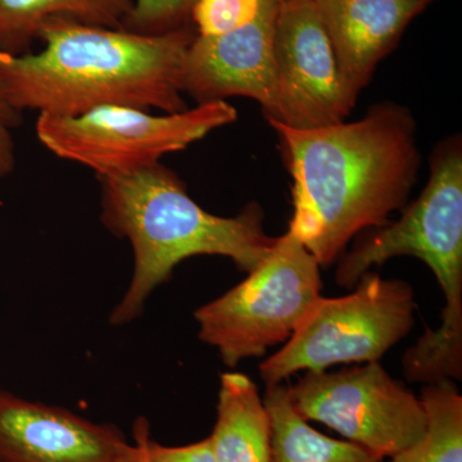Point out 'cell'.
<instances>
[{
    "label": "cell",
    "mask_w": 462,
    "mask_h": 462,
    "mask_svg": "<svg viewBox=\"0 0 462 462\" xmlns=\"http://www.w3.org/2000/svg\"><path fill=\"white\" fill-rule=\"evenodd\" d=\"M291 179L288 231L320 263L338 260L367 227H383L402 211L421 156L411 112L397 103L373 106L354 123L298 130L269 121Z\"/></svg>",
    "instance_id": "6da1fadb"
},
{
    "label": "cell",
    "mask_w": 462,
    "mask_h": 462,
    "mask_svg": "<svg viewBox=\"0 0 462 462\" xmlns=\"http://www.w3.org/2000/svg\"><path fill=\"white\" fill-rule=\"evenodd\" d=\"M197 32L160 35L53 18L38 53L0 51V100L17 112L75 117L100 106L185 111L182 66Z\"/></svg>",
    "instance_id": "7a4b0ae2"
},
{
    "label": "cell",
    "mask_w": 462,
    "mask_h": 462,
    "mask_svg": "<svg viewBox=\"0 0 462 462\" xmlns=\"http://www.w3.org/2000/svg\"><path fill=\"white\" fill-rule=\"evenodd\" d=\"M98 179L103 224L129 240L134 252L132 282L115 307L111 324L138 319L152 291L170 281L187 258L223 256L248 273L269 256L278 239L264 231L260 206L249 205L234 217L209 214L160 162L129 175Z\"/></svg>",
    "instance_id": "3957f363"
},
{
    "label": "cell",
    "mask_w": 462,
    "mask_h": 462,
    "mask_svg": "<svg viewBox=\"0 0 462 462\" xmlns=\"http://www.w3.org/2000/svg\"><path fill=\"white\" fill-rule=\"evenodd\" d=\"M393 223L379 227L339 258L336 282L352 288L364 273L391 258H419L436 275L446 305L437 330L427 329L404 352L407 382L434 384L462 379V144L440 143L419 199Z\"/></svg>",
    "instance_id": "277c9868"
},
{
    "label": "cell",
    "mask_w": 462,
    "mask_h": 462,
    "mask_svg": "<svg viewBox=\"0 0 462 462\" xmlns=\"http://www.w3.org/2000/svg\"><path fill=\"white\" fill-rule=\"evenodd\" d=\"M320 267L287 231L245 281L197 310L199 339L230 369L288 342L321 296Z\"/></svg>",
    "instance_id": "5b68a950"
},
{
    "label": "cell",
    "mask_w": 462,
    "mask_h": 462,
    "mask_svg": "<svg viewBox=\"0 0 462 462\" xmlns=\"http://www.w3.org/2000/svg\"><path fill=\"white\" fill-rule=\"evenodd\" d=\"M355 291L319 297L281 351L260 365L266 385L339 364L379 363L411 331L415 294L409 282L369 272Z\"/></svg>",
    "instance_id": "8992f818"
},
{
    "label": "cell",
    "mask_w": 462,
    "mask_h": 462,
    "mask_svg": "<svg viewBox=\"0 0 462 462\" xmlns=\"http://www.w3.org/2000/svg\"><path fill=\"white\" fill-rule=\"evenodd\" d=\"M236 118V109L225 100L165 116L100 106L75 117L39 115L36 135L57 157L109 178L156 165L166 154L189 147Z\"/></svg>",
    "instance_id": "52a82bcc"
},
{
    "label": "cell",
    "mask_w": 462,
    "mask_h": 462,
    "mask_svg": "<svg viewBox=\"0 0 462 462\" xmlns=\"http://www.w3.org/2000/svg\"><path fill=\"white\" fill-rule=\"evenodd\" d=\"M289 397L307 421L327 425L380 458L418 442L427 428L420 398L379 363L306 372L289 387Z\"/></svg>",
    "instance_id": "ba28073f"
},
{
    "label": "cell",
    "mask_w": 462,
    "mask_h": 462,
    "mask_svg": "<svg viewBox=\"0 0 462 462\" xmlns=\"http://www.w3.org/2000/svg\"><path fill=\"white\" fill-rule=\"evenodd\" d=\"M276 121L298 130L342 123L357 96L348 89L312 0H282L273 29Z\"/></svg>",
    "instance_id": "9c48e42d"
},
{
    "label": "cell",
    "mask_w": 462,
    "mask_h": 462,
    "mask_svg": "<svg viewBox=\"0 0 462 462\" xmlns=\"http://www.w3.org/2000/svg\"><path fill=\"white\" fill-rule=\"evenodd\" d=\"M282 2L260 0L254 20L236 32L197 35L182 66V91L199 105L247 97L272 118L276 108L273 29Z\"/></svg>",
    "instance_id": "30bf717a"
},
{
    "label": "cell",
    "mask_w": 462,
    "mask_h": 462,
    "mask_svg": "<svg viewBox=\"0 0 462 462\" xmlns=\"http://www.w3.org/2000/svg\"><path fill=\"white\" fill-rule=\"evenodd\" d=\"M114 424L0 392V462H141Z\"/></svg>",
    "instance_id": "8fae6325"
},
{
    "label": "cell",
    "mask_w": 462,
    "mask_h": 462,
    "mask_svg": "<svg viewBox=\"0 0 462 462\" xmlns=\"http://www.w3.org/2000/svg\"><path fill=\"white\" fill-rule=\"evenodd\" d=\"M327 30L339 71L358 96L407 26L433 0H312Z\"/></svg>",
    "instance_id": "7c38bea8"
},
{
    "label": "cell",
    "mask_w": 462,
    "mask_h": 462,
    "mask_svg": "<svg viewBox=\"0 0 462 462\" xmlns=\"http://www.w3.org/2000/svg\"><path fill=\"white\" fill-rule=\"evenodd\" d=\"M216 462H272V422L256 383L245 374L224 373L211 436Z\"/></svg>",
    "instance_id": "4fadbf2b"
},
{
    "label": "cell",
    "mask_w": 462,
    "mask_h": 462,
    "mask_svg": "<svg viewBox=\"0 0 462 462\" xmlns=\"http://www.w3.org/2000/svg\"><path fill=\"white\" fill-rule=\"evenodd\" d=\"M132 8L133 0H0V51L27 53L53 18L123 29Z\"/></svg>",
    "instance_id": "5bb4252c"
},
{
    "label": "cell",
    "mask_w": 462,
    "mask_h": 462,
    "mask_svg": "<svg viewBox=\"0 0 462 462\" xmlns=\"http://www.w3.org/2000/svg\"><path fill=\"white\" fill-rule=\"evenodd\" d=\"M263 400L272 422V462H384L361 446L314 430L291 403L288 385H266Z\"/></svg>",
    "instance_id": "9a60e30c"
},
{
    "label": "cell",
    "mask_w": 462,
    "mask_h": 462,
    "mask_svg": "<svg viewBox=\"0 0 462 462\" xmlns=\"http://www.w3.org/2000/svg\"><path fill=\"white\" fill-rule=\"evenodd\" d=\"M420 400L427 413L424 436L391 462H462V396L455 382L424 385Z\"/></svg>",
    "instance_id": "2e32d148"
},
{
    "label": "cell",
    "mask_w": 462,
    "mask_h": 462,
    "mask_svg": "<svg viewBox=\"0 0 462 462\" xmlns=\"http://www.w3.org/2000/svg\"><path fill=\"white\" fill-rule=\"evenodd\" d=\"M197 0H133V8L124 21L127 32L160 35L188 25Z\"/></svg>",
    "instance_id": "e0dca14e"
},
{
    "label": "cell",
    "mask_w": 462,
    "mask_h": 462,
    "mask_svg": "<svg viewBox=\"0 0 462 462\" xmlns=\"http://www.w3.org/2000/svg\"><path fill=\"white\" fill-rule=\"evenodd\" d=\"M260 0H197L191 21L197 35H225L248 25L257 16Z\"/></svg>",
    "instance_id": "ac0fdd59"
},
{
    "label": "cell",
    "mask_w": 462,
    "mask_h": 462,
    "mask_svg": "<svg viewBox=\"0 0 462 462\" xmlns=\"http://www.w3.org/2000/svg\"><path fill=\"white\" fill-rule=\"evenodd\" d=\"M134 439L145 462H216L208 438L187 446H162L151 439L144 419H139L134 425Z\"/></svg>",
    "instance_id": "d6986e66"
},
{
    "label": "cell",
    "mask_w": 462,
    "mask_h": 462,
    "mask_svg": "<svg viewBox=\"0 0 462 462\" xmlns=\"http://www.w3.org/2000/svg\"><path fill=\"white\" fill-rule=\"evenodd\" d=\"M14 166V144L11 127L0 123V178L8 175Z\"/></svg>",
    "instance_id": "ffe728a7"
},
{
    "label": "cell",
    "mask_w": 462,
    "mask_h": 462,
    "mask_svg": "<svg viewBox=\"0 0 462 462\" xmlns=\"http://www.w3.org/2000/svg\"><path fill=\"white\" fill-rule=\"evenodd\" d=\"M21 120H23V117H21L20 112L9 108L5 103L0 100V123L7 125L12 129V127L20 125Z\"/></svg>",
    "instance_id": "44dd1931"
},
{
    "label": "cell",
    "mask_w": 462,
    "mask_h": 462,
    "mask_svg": "<svg viewBox=\"0 0 462 462\" xmlns=\"http://www.w3.org/2000/svg\"><path fill=\"white\" fill-rule=\"evenodd\" d=\"M139 449H141V448H139ZM141 454H142V452H141ZM141 462H145V461H144V458H143V457H142Z\"/></svg>",
    "instance_id": "7402d4cb"
},
{
    "label": "cell",
    "mask_w": 462,
    "mask_h": 462,
    "mask_svg": "<svg viewBox=\"0 0 462 462\" xmlns=\"http://www.w3.org/2000/svg\"><path fill=\"white\" fill-rule=\"evenodd\" d=\"M273 2H282V0H273Z\"/></svg>",
    "instance_id": "603a6c76"
}]
</instances>
